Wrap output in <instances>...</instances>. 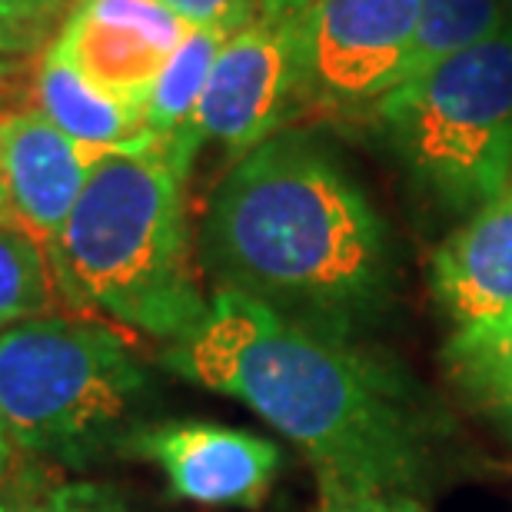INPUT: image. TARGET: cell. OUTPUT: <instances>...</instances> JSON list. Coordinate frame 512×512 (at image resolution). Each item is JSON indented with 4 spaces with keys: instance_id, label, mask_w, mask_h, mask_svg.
<instances>
[{
    "instance_id": "obj_23",
    "label": "cell",
    "mask_w": 512,
    "mask_h": 512,
    "mask_svg": "<svg viewBox=\"0 0 512 512\" xmlns=\"http://www.w3.org/2000/svg\"><path fill=\"white\" fill-rule=\"evenodd\" d=\"M47 479H54V473H47V476H40V479H34V483H27V486H20V489H14V493H7V496H0V512H24V506H27V499L37 493L40 486L47 483Z\"/></svg>"
},
{
    "instance_id": "obj_26",
    "label": "cell",
    "mask_w": 512,
    "mask_h": 512,
    "mask_svg": "<svg viewBox=\"0 0 512 512\" xmlns=\"http://www.w3.org/2000/svg\"><path fill=\"white\" fill-rule=\"evenodd\" d=\"M0 220H10V210H7V200H4V187H0Z\"/></svg>"
},
{
    "instance_id": "obj_19",
    "label": "cell",
    "mask_w": 512,
    "mask_h": 512,
    "mask_svg": "<svg viewBox=\"0 0 512 512\" xmlns=\"http://www.w3.org/2000/svg\"><path fill=\"white\" fill-rule=\"evenodd\" d=\"M320 512H426L409 493H350L320 489Z\"/></svg>"
},
{
    "instance_id": "obj_6",
    "label": "cell",
    "mask_w": 512,
    "mask_h": 512,
    "mask_svg": "<svg viewBox=\"0 0 512 512\" xmlns=\"http://www.w3.org/2000/svg\"><path fill=\"white\" fill-rule=\"evenodd\" d=\"M313 0H266L227 37L190 124V150L220 143L230 160L290 130L310 104Z\"/></svg>"
},
{
    "instance_id": "obj_20",
    "label": "cell",
    "mask_w": 512,
    "mask_h": 512,
    "mask_svg": "<svg viewBox=\"0 0 512 512\" xmlns=\"http://www.w3.org/2000/svg\"><path fill=\"white\" fill-rule=\"evenodd\" d=\"M70 4H74V0H0V20L47 37L54 20L60 14H67Z\"/></svg>"
},
{
    "instance_id": "obj_13",
    "label": "cell",
    "mask_w": 512,
    "mask_h": 512,
    "mask_svg": "<svg viewBox=\"0 0 512 512\" xmlns=\"http://www.w3.org/2000/svg\"><path fill=\"white\" fill-rule=\"evenodd\" d=\"M227 37L230 34L223 30L190 27L180 47L170 54L167 67L160 70L147 107H143L147 137L173 163L180 177H190V167L197 160V153L190 150V124Z\"/></svg>"
},
{
    "instance_id": "obj_18",
    "label": "cell",
    "mask_w": 512,
    "mask_h": 512,
    "mask_svg": "<svg viewBox=\"0 0 512 512\" xmlns=\"http://www.w3.org/2000/svg\"><path fill=\"white\" fill-rule=\"evenodd\" d=\"M170 7L187 27H210L223 34H237V30L256 17L266 0H160Z\"/></svg>"
},
{
    "instance_id": "obj_5",
    "label": "cell",
    "mask_w": 512,
    "mask_h": 512,
    "mask_svg": "<svg viewBox=\"0 0 512 512\" xmlns=\"http://www.w3.org/2000/svg\"><path fill=\"white\" fill-rule=\"evenodd\" d=\"M376 130L436 207L473 213L512 180V27L399 84Z\"/></svg>"
},
{
    "instance_id": "obj_7",
    "label": "cell",
    "mask_w": 512,
    "mask_h": 512,
    "mask_svg": "<svg viewBox=\"0 0 512 512\" xmlns=\"http://www.w3.org/2000/svg\"><path fill=\"white\" fill-rule=\"evenodd\" d=\"M423 0H313L310 104L373 110L403 84Z\"/></svg>"
},
{
    "instance_id": "obj_15",
    "label": "cell",
    "mask_w": 512,
    "mask_h": 512,
    "mask_svg": "<svg viewBox=\"0 0 512 512\" xmlns=\"http://www.w3.org/2000/svg\"><path fill=\"white\" fill-rule=\"evenodd\" d=\"M446 363L469 396L512 423V313L453 330Z\"/></svg>"
},
{
    "instance_id": "obj_12",
    "label": "cell",
    "mask_w": 512,
    "mask_h": 512,
    "mask_svg": "<svg viewBox=\"0 0 512 512\" xmlns=\"http://www.w3.org/2000/svg\"><path fill=\"white\" fill-rule=\"evenodd\" d=\"M30 107L40 110L57 130H64L80 147L100 153L150 150L143 110L124 104L114 94L80 74L50 40L30 70Z\"/></svg>"
},
{
    "instance_id": "obj_25",
    "label": "cell",
    "mask_w": 512,
    "mask_h": 512,
    "mask_svg": "<svg viewBox=\"0 0 512 512\" xmlns=\"http://www.w3.org/2000/svg\"><path fill=\"white\" fill-rule=\"evenodd\" d=\"M503 27H512V0H503Z\"/></svg>"
},
{
    "instance_id": "obj_9",
    "label": "cell",
    "mask_w": 512,
    "mask_h": 512,
    "mask_svg": "<svg viewBox=\"0 0 512 512\" xmlns=\"http://www.w3.org/2000/svg\"><path fill=\"white\" fill-rule=\"evenodd\" d=\"M187 30L160 0H74L54 44L90 84L143 110Z\"/></svg>"
},
{
    "instance_id": "obj_10",
    "label": "cell",
    "mask_w": 512,
    "mask_h": 512,
    "mask_svg": "<svg viewBox=\"0 0 512 512\" xmlns=\"http://www.w3.org/2000/svg\"><path fill=\"white\" fill-rule=\"evenodd\" d=\"M100 160L30 104L0 110V187L10 220L44 247L60 237Z\"/></svg>"
},
{
    "instance_id": "obj_16",
    "label": "cell",
    "mask_w": 512,
    "mask_h": 512,
    "mask_svg": "<svg viewBox=\"0 0 512 512\" xmlns=\"http://www.w3.org/2000/svg\"><path fill=\"white\" fill-rule=\"evenodd\" d=\"M503 24V0H423L419 34L406 60L403 84L443 64L446 57L463 54L479 40L499 34Z\"/></svg>"
},
{
    "instance_id": "obj_1",
    "label": "cell",
    "mask_w": 512,
    "mask_h": 512,
    "mask_svg": "<svg viewBox=\"0 0 512 512\" xmlns=\"http://www.w3.org/2000/svg\"><path fill=\"white\" fill-rule=\"evenodd\" d=\"M200 263L217 290L353 343L396 290L386 220L330 143L280 130L223 173L200 223Z\"/></svg>"
},
{
    "instance_id": "obj_2",
    "label": "cell",
    "mask_w": 512,
    "mask_h": 512,
    "mask_svg": "<svg viewBox=\"0 0 512 512\" xmlns=\"http://www.w3.org/2000/svg\"><path fill=\"white\" fill-rule=\"evenodd\" d=\"M163 366L293 439L320 489L409 493L429 469L433 429L393 370L243 293H213L203 320L163 346Z\"/></svg>"
},
{
    "instance_id": "obj_22",
    "label": "cell",
    "mask_w": 512,
    "mask_h": 512,
    "mask_svg": "<svg viewBox=\"0 0 512 512\" xmlns=\"http://www.w3.org/2000/svg\"><path fill=\"white\" fill-rule=\"evenodd\" d=\"M47 37L34 34V30H24L17 24H7V20H0V54H10V57H27L34 54V50L44 44Z\"/></svg>"
},
{
    "instance_id": "obj_17",
    "label": "cell",
    "mask_w": 512,
    "mask_h": 512,
    "mask_svg": "<svg viewBox=\"0 0 512 512\" xmlns=\"http://www.w3.org/2000/svg\"><path fill=\"white\" fill-rule=\"evenodd\" d=\"M24 512H127V509L120 506V499L104 486L57 483V476H54L27 499Z\"/></svg>"
},
{
    "instance_id": "obj_8",
    "label": "cell",
    "mask_w": 512,
    "mask_h": 512,
    "mask_svg": "<svg viewBox=\"0 0 512 512\" xmlns=\"http://www.w3.org/2000/svg\"><path fill=\"white\" fill-rule=\"evenodd\" d=\"M117 453L153 463L173 496L200 506L263 503L283 463L273 439L200 419L133 426Z\"/></svg>"
},
{
    "instance_id": "obj_24",
    "label": "cell",
    "mask_w": 512,
    "mask_h": 512,
    "mask_svg": "<svg viewBox=\"0 0 512 512\" xmlns=\"http://www.w3.org/2000/svg\"><path fill=\"white\" fill-rule=\"evenodd\" d=\"M17 77H20V57L0 54V94H4Z\"/></svg>"
},
{
    "instance_id": "obj_14",
    "label": "cell",
    "mask_w": 512,
    "mask_h": 512,
    "mask_svg": "<svg viewBox=\"0 0 512 512\" xmlns=\"http://www.w3.org/2000/svg\"><path fill=\"white\" fill-rule=\"evenodd\" d=\"M60 310L67 306L47 247L14 220H0V330Z\"/></svg>"
},
{
    "instance_id": "obj_11",
    "label": "cell",
    "mask_w": 512,
    "mask_h": 512,
    "mask_svg": "<svg viewBox=\"0 0 512 512\" xmlns=\"http://www.w3.org/2000/svg\"><path fill=\"white\" fill-rule=\"evenodd\" d=\"M429 283L456 330L512 313V180L439 243Z\"/></svg>"
},
{
    "instance_id": "obj_4",
    "label": "cell",
    "mask_w": 512,
    "mask_h": 512,
    "mask_svg": "<svg viewBox=\"0 0 512 512\" xmlns=\"http://www.w3.org/2000/svg\"><path fill=\"white\" fill-rule=\"evenodd\" d=\"M143 393L127 340L94 316L60 310L0 330V426L37 463L120 449Z\"/></svg>"
},
{
    "instance_id": "obj_3",
    "label": "cell",
    "mask_w": 512,
    "mask_h": 512,
    "mask_svg": "<svg viewBox=\"0 0 512 512\" xmlns=\"http://www.w3.org/2000/svg\"><path fill=\"white\" fill-rule=\"evenodd\" d=\"M183 187L187 177L157 147L97 163L47 247L70 313L104 316L163 346L203 320L210 300L193 273Z\"/></svg>"
},
{
    "instance_id": "obj_21",
    "label": "cell",
    "mask_w": 512,
    "mask_h": 512,
    "mask_svg": "<svg viewBox=\"0 0 512 512\" xmlns=\"http://www.w3.org/2000/svg\"><path fill=\"white\" fill-rule=\"evenodd\" d=\"M47 473H50V466L30 459L24 449L4 433V426H0V496L14 493V489L34 483V479L47 476Z\"/></svg>"
}]
</instances>
